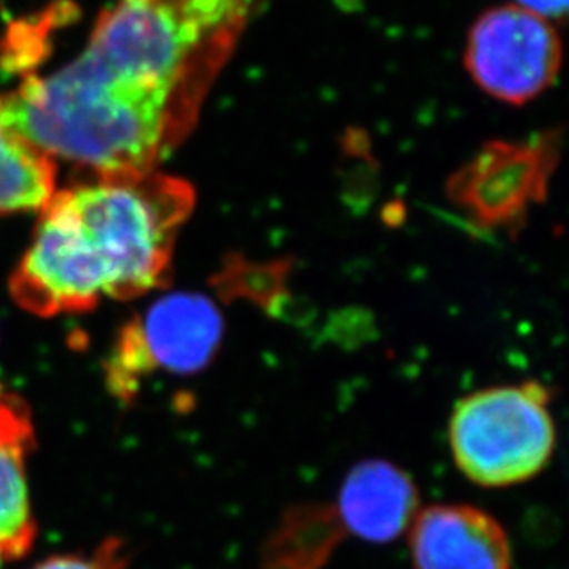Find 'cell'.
<instances>
[{"label": "cell", "mask_w": 569, "mask_h": 569, "mask_svg": "<svg viewBox=\"0 0 569 569\" xmlns=\"http://www.w3.org/2000/svg\"><path fill=\"white\" fill-rule=\"evenodd\" d=\"M468 74L500 102L523 106L553 86L562 44L553 22L518 4L490 8L468 33Z\"/></svg>", "instance_id": "cell-4"}, {"label": "cell", "mask_w": 569, "mask_h": 569, "mask_svg": "<svg viewBox=\"0 0 569 569\" xmlns=\"http://www.w3.org/2000/svg\"><path fill=\"white\" fill-rule=\"evenodd\" d=\"M417 569H509L507 532L489 512L470 506H433L413 520Z\"/></svg>", "instance_id": "cell-6"}, {"label": "cell", "mask_w": 569, "mask_h": 569, "mask_svg": "<svg viewBox=\"0 0 569 569\" xmlns=\"http://www.w3.org/2000/svg\"><path fill=\"white\" fill-rule=\"evenodd\" d=\"M419 489L392 462H360L339 490L338 516L345 527L367 542L387 543L413 523Z\"/></svg>", "instance_id": "cell-8"}, {"label": "cell", "mask_w": 569, "mask_h": 569, "mask_svg": "<svg viewBox=\"0 0 569 569\" xmlns=\"http://www.w3.org/2000/svg\"><path fill=\"white\" fill-rule=\"evenodd\" d=\"M126 557L120 553V543H106L100 551L83 555H61L39 562L32 569H124Z\"/></svg>", "instance_id": "cell-10"}, {"label": "cell", "mask_w": 569, "mask_h": 569, "mask_svg": "<svg viewBox=\"0 0 569 569\" xmlns=\"http://www.w3.org/2000/svg\"><path fill=\"white\" fill-rule=\"evenodd\" d=\"M129 325L153 371L176 375H193L209 367L223 338L220 310L198 293L161 297Z\"/></svg>", "instance_id": "cell-5"}, {"label": "cell", "mask_w": 569, "mask_h": 569, "mask_svg": "<svg viewBox=\"0 0 569 569\" xmlns=\"http://www.w3.org/2000/svg\"><path fill=\"white\" fill-rule=\"evenodd\" d=\"M192 184L153 172L91 178L56 190L11 273L13 301L39 317L81 313L103 299L131 301L172 277Z\"/></svg>", "instance_id": "cell-2"}, {"label": "cell", "mask_w": 569, "mask_h": 569, "mask_svg": "<svg viewBox=\"0 0 569 569\" xmlns=\"http://www.w3.org/2000/svg\"><path fill=\"white\" fill-rule=\"evenodd\" d=\"M33 441L30 409L0 383V568L22 559L38 535L28 483Z\"/></svg>", "instance_id": "cell-7"}, {"label": "cell", "mask_w": 569, "mask_h": 569, "mask_svg": "<svg viewBox=\"0 0 569 569\" xmlns=\"http://www.w3.org/2000/svg\"><path fill=\"white\" fill-rule=\"evenodd\" d=\"M515 4L531 10L543 19H557L565 17L568 11V0H516Z\"/></svg>", "instance_id": "cell-11"}, {"label": "cell", "mask_w": 569, "mask_h": 569, "mask_svg": "<svg viewBox=\"0 0 569 569\" xmlns=\"http://www.w3.org/2000/svg\"><path fill=\"white\" fill-rule=\"evenodd\" d=\"M549 400L551 392L538 381L489 387L462 398L450 420L457 468L487 489L537 478L557 445Z\"/></svg>", "instance_id": "cell-3"}, {"label": "cell", "mask_w": 569, "mask_h": 569, "mask_svg": "<svg viewBox=\"0 0 569 569\" xmlns=\"http://www.w3.org/2000/svg\"><path fill=\"white\" fill-rule=\"evenodd\" d=\"M50 181L49 157L6 128L0 111V216L32 210L44 198Z\"/></svg>", "instance_id": "cell-9"}, {"label": "cell", "mask_w": 569, "mask_h": 569, "mask_svg": "<svg viewBox=\"0 0 569 569\" xmlns=\"http://www.w3.org/2000/svg\"><path fill=\"white\" fill-rule=\"evenodd\" d=\"M253 0H114L86 47L0 94L6 128L91 178L153 172L198 124Z\"/></svg>", "instance_id": "cell-1"}]
</instances>
